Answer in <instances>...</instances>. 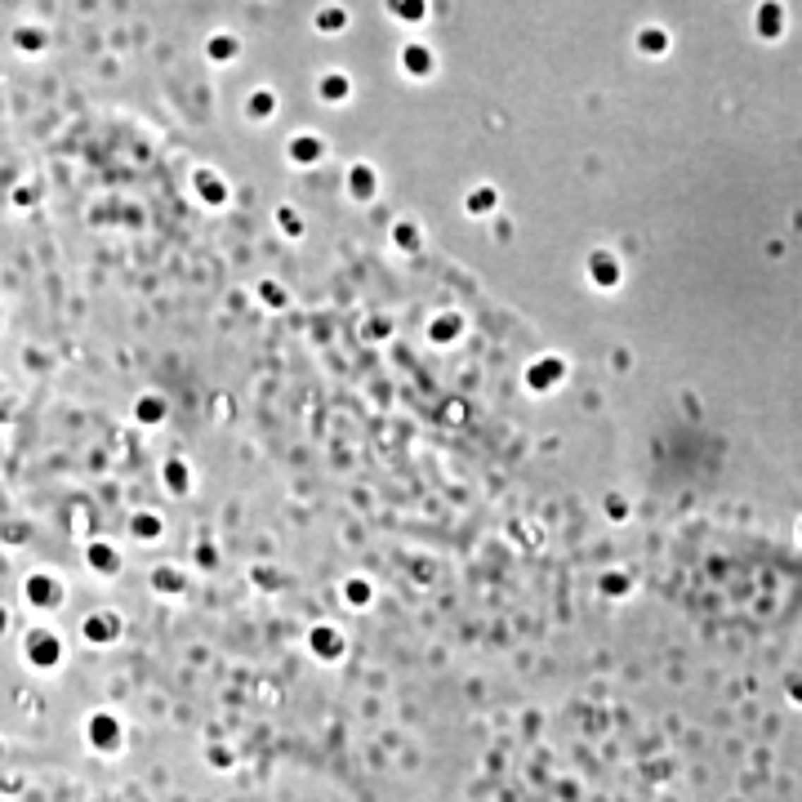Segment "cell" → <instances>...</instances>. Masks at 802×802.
Listing matches in <instances>:
<instances>
[{"instance_id":"obj_1","label":"cell","mask_w":802,"mask_h":802,"mask_svg":"<svg viewBox=\"0 0 802 802\" xmlns=\"http://www.w3.org/2000/svg\"><path fill=\"white\" fill-rule=\"evenodd\" d=\"M290 157H294V161H312V157H321V138H312V134H303V138H294V147H290Z\"/></svg>"},{"instance_id":"obj_2","label":"cell","mask_w":802,"mask_h":802,"mask_svg":"<svg viewBox=\"0 0 802 802\" xmlns=\"http://www.w3.org/2000/svg\"><path fill=\"white\" fill-rule=\"evenodd\" d=\"M312 651H321V655H339V633H330V628L312 633Z\"/></svg>"},{"instance_id":"obj_3","label":"cell","mask_w":802,"mask_h":802,"mask_svg":"<svg viewBox=\"0 0 802 802\" xmlns=\"http://www.w3.org/2000/svg\"><path fill=\"white\" fill-rule=\"evenodd\" d=\"M348 188H353L357 196H370V192H375V174L361 165V170H353V174H348Z\"/></svg>"},{"instance_id":"obj_4","label":"cell","mask_w":802,"mask_h":802,"mask_svg":"<svg viewBox=\"0 0 802 802\" xmlns=\"http://www.w3.org/2000/svg\"><path fill=\"white\" fill-rule=\"evenodd\" d=\"M406 67H411V76H428L432 59H428V54H419V49H406Z\"/></svg>"},{"instance_id":"obj_5","label":"cell","mask_w":802,"mask_h":802,"mask_svg":"<svg viewBox=\"0 0 802 802\" xmlns=\"http://www.w3.org/2000/svg\"><path fill=\"white\" fill-rule=\"evenodd\" d=\"M321 94H326L330 103H339V98L348 94V80H339V76H326V80H321Z\"/></svg>"},{"instance_id":"obj_6","label":"cell","mask_w":802,"mask_h":802,"mask_svg":"<svg viewBox=\"0 0 802 802\" xmlns=\"http://www.w3.org/2000/svg\"><path fill=\"white\" fill-rule=\"evenodd\" d=\"M196 183H201V192L209 196V201H223V183H219V174H196Z\"/></svg>"},{"instance_id":"obj_7","label":"cell","mask_w":802,"mask_h":802,"mask_svg":"<svg viewBox=\"0 0 802 802\" xmlns=\"http://www.w3.org/2000/svg\"><path fill=\"white\" fill-rule=\"evenodd\" d=\"M593 277L602 281V286H611V281H615V263H611L607 255H597V259H593Z\"/></svg>"},{"instance_id":"obj_8","label":"cell","mask_w":802,"mask_h":802,"mask_svg":"<svg viewBox=\"0 0 802 802\" xmlns=\"http://www.w3.org/2000/svg\"><path fill=\"white\" fill-rule=\"evenodd\" d=\"M250 111H255L259 121H263V116H272V98H267V94H259L255 103H250Z\"/></svg>"},{"instance_id":"obj_9","label":"cell","mask_w":802,"mask_h":802,"mask_svg":"<svg viewBox=\"0 0 802 802\" xmlns=\"http://www.w3.org/2000/svg\"><path fill=\"white\" fill-rule=\"evenodd\" d=\"M344 593H348V602H365V597H370V588H365V584H348Z\"/></svg>"},{"instance_id":"obj_10","label":"cell","mask_w":802,"mask_h":802,"mask_svg":"<svg viewBox=\"0 0 802 802\" xmlns=\"http://www.w3.org/2000/svg\"><path fill=\"white\" fill-rule=\"evenodd\" d=\"M432 334H437V339H450V334H455V317H442V326L432 330Z\"/></svg>"},{"instance_id":"obj_11","label":"cell","mask_w":802,"mask_h":802,"mask_svg":"<svg viewBox=\"0 0 802 802\" xmlns=\"http://www.w3.org/2000/svg\"><path fill=\"white\" fill-rule=\"evenodd\" d=\"M134 530H143V540H157V522L143 517V522H134Z\"/></svg>"},{"instance_id":"obj_12","label":"cell","mask_w":802,"mask_h":802,"mask_svg":"<svg viewBox=\"0 0 802 802\" xmlns=\"http://www.w3.org/2000/svg\"><path fill=\"white\" fill-rule=\"evenodd\" d=\"M94 561H98V566H116V557H111L107 548H98V553H94Z\"/></svg>"},{"instance_id":"obj_13","label":"cell","mask_w":802,"mask_h":802,"mask_svg":"<svg viewBox=\"0 0 802 802\" xmlns=\"http://www.w3.org/2000/svg\"><path fill=\"white\" fill-rule=\"evenodd\" d=\"M490 201H495V196H490V192H477V196H473V209H486Z\"/></svg>"}]
</instances>
